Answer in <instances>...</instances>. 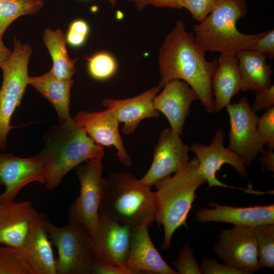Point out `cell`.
Segmentation results:
<instances>
[{"label":"cell","instance_id":"6da1fadb","mask_svg":"<svg viewBox=\"0 0 274 274\" xmlns=\"http://www.w3.org/2000/svg\"><path fill=\"white\" fill-rule=\"evenodd\" d=\"M206 51L179 20L165 36L159 49L158 84L161 89L168 82L179 79L195 91L208 113L215 112L212 79L218 60L208 61Z\"/></svg>","mask_w":274,"mask_h":274},{"label":"cell","instance_id":"7a4b0ae2","mask_svg":"<svg viewBox=\"0 0 274 274\" xmlns=\"http://www.w3.org/2000/svg\"><path fill=\"white\" fill-rule=\"evenodd\" d=\"M156 212L155 191L134 176L126 172H113L106 178L99 217L133 229L152 226Z\"/></svg>","mask_w":274,"mask_h":274},{"label":"cell","instance_id":"3957f363","mask_svg":"<svg viewBox=\"0 0 274 274\" xmlns=\"http://www.w3.org/2000/svg\"><path fill=\"white\" fill-rule=\"evenodd\" d=\"M196 157L189 161L182 169L154 184L157 201L155 221L162 225L164 239L162 249L171 246L175 231L184 226L187 228V219L196 197V191L207 182L198 168Z\"/></svg>","mask_w":274,"mask_h":274},{"label":"cell","instance_id":"277c9868","mask_svg":"<svg viewBox=\"0 0 274 274\" xmlns=\"http://www.w3.org/2000/svg\"><path fill=\"white\" fill-rule=\"evenodd\" d=\"M43 150L45 184L49 190L56 188L64 177L79 165L105 155L102 147L96 144L74 118L51 129Z\"/></svg>","mask_w":274,"mask_h":274},{"label":"cell","instance_id":"5b68a950","mask_svg":"<svg viewBox=\"0 0 274 274\" xmlns=\"http://www.w3.org/2000/svg\"><path fill=\"white\" fill-rule=\"evenodd\" d=\"M246 0H223L199 23L193 26L196 42L205 51L235 54L250 49L264 32L253 35L241 32L238 19L247 14Z\"/></svg>","mask_w":274,"mask_h":274},{"label":"cell","instance_id":"8992f818","mask_svg":"<svg viewBox=\"0 0 274 274\" xmlns=\"http://www.w3.org/2000/svg\"><path fill=\"white\" fill-rule=\"evenodd\" d=\"M31 46L15 39L9 59L1 67L3 80L0 89V151L7 148L8 135L14 128L11 119L19 106L28 83V64Z\"/></svg>","mask_w":274,"mask_h":274},{"label":"cell","instance_id":"52a82bcc","mask_svg":"<svg viewBox=\"0 0 274 274\" xmlns=\"http://www.w3.org/2000/svg\"><path fill=\"white\" fill-rule=\"evenodd\" d=\"M46 226L52 245L58 251L56 274H91L92 239L87 230L71 222L58 226L48 219Z\"/></svg>","mask_w":274,"mask_h":274},{"label":"cell","instance_id":"ba28073f","mask_svg":"<svg viewBox=\"0 0 274 274\" xmlns=\"http://www.w3.org/2000/svg\"><path fill=\"white\" fill-rule=\"evenodd\" d=\"M102 158L91 159L74 168L80 181V190L68 210V222L81 225L90 235L98 225L106 183V178L102 177Z\"/></svg>","mask_w":274,"mask_h":274},{"label":"cell","instance_id":"9c48e42d","mask_svg":"<svg viewBox=\"0 0 274 274\" xmlns=\"http://www.w3.org/2000/svg\"><path fill=\"white\" fill-rule=\"evenodd\" d=\"M230 120L228 148L249 166L264 149V142L257 130L258 116L246 97L226 106Z\"/></svg>","mask_w":274,"mask_h":274},{"label":"cell","instance_id":"30bf717a","mask_svg":"<svg viewBox=\"0 0 274 274\" xmlns=\"http://www.w3.org/2000/svg\"><path fill=\"white\" fill-rule=\"evenodd\" d=\"M214 250L224 263L241 270L243 274H251L262 268L252 227L234 226L222 230Z\"/></svg>","mask_w":274,"mask_h":274},{"label":"cell","instance_id":"8fae6325","mask_svg":"<svg viewBox=\"0 0 274 274\" xmlns=\"http://www.w3.org/2000/svg\"><path fill=\"white\" fill-rule=\"evenodd\" d=\"M131 235L129 226L99 217L97 227L90 235L93 262L125 267Z\"/></svg>","mask_w":274,"mask_h":274},{"label":"cell","instance_id":"7c38bea8","mask_svg":"<svg viewBox=\"0 0 274 274\" xmlns=\"http://www.w3.org/2000/svg\"><path fill=\"white\" fill-rule=\"evenodd\" d=\"M189 151L190 148L183 143L180 135L170 127L164 128L154 148L151 166L140 181L151 188L160 180L180 170L190 161Z\"/></svg>","mask_w":274,"mask_h":274},{"label":"cell","instance_id":"4fadbf2b","mask_svg":"<svg viewBox=\"0 0 274 274\" xmlns=\"http://www.w3.org/2000/svg\"><path fill=\"white\" fill-rule=\"evenodd\" d=\"M42 150L29 158H21L11 154H0V185L5 187L0 194V203L14 200L20 191L29 183L45 184Z\"/></svg>","mask_w":274,"mask_h":274},{"label":"cell","instance_id":"5bb4252c","mask_svg":"<svg viewBox=\"0 0 274 274\" xmlns=\"http://www.w3.org/2000/svg\"><path fill=\"white\" fill-rule=\"evenodd\" d=\"M224 130L218 128L210 145L205 146L195 143L189 147L190 151L196 155L199 162V170L206 179L209 187L235 188L224 184L216 177L217 172L220 170L224 164L231 165L243 177L248 175L246 165L240 157L224 146Z\"/></svg>","mask_w":274,"mask_h":274},{"label":"cell","instance_id":"9a60e30c","mask_svg":"<svg viewBox=\"0 0 274 274\" xmlns=\"http://www.w3.org/2000/svg\"><path fill=\"white\" fill-rule=\"evenodd\" d=\"M41 214L28 201L0 203V244L20 249L38 222Z\"/></svg>","mask_w":274,"mask_h":274},{"label":"cell","instance_id":"2e32d148","mask_svg":"<svg viewBox=\"0 0 274 274\" xmlns=\"http://www.w3.org/2000/svg\"><path fill=\"white\" fill-rule=\"evenodd\" d=\"M89 136L101 146H113L120 162L126 166L132 165L131 159L124 147L120 135L119 122L115 113L107 109L100 112L82 111L74 118Z\"/></svg>","mask_w":274,"mask_h":274},{"label":"cell","instance_id":"e0dca14e","mask_svg":"<svg viewBox=\"0 0 274 274\" xmlns=\"http://www.w3.org/2000/svg\"><path fill=\"white\" fill-rule=\"evenodd\" d=\"M154 97L153 105L167 118L170 128L182 134L192 103L198 100L197 94L184 81L175 79L167 82Z\"/></svg>","mask_w":274,"mask_h":274},{"label":"cell","instance_id":"ac0fdd59","mask_svg":"<svg viewBox=\"0 0 274 274\" xmlns=\"http://www.w3.org/2000/svg\"><path fill=\"white\" fill-rule=\"evenodd\" d=\"M213 208H202L195 213L200 222H219L253 227L265 224H274V204L235 207L211 201Z\"/></svg>","mask_w":274,"mask_h":274},{"label":"cell","instance_id":"d6986e66","mask_svg":"<svg viewBox=\"0 0 274 274\" xmlns=\"http://www.w3.org/2000/svg\"><path fill=\"white\" fill-rule=\"evenodd\" d=\"M146 225L132 229L131 244L125 266L131 274H178L154 246Z\"/></svg>","mask_w":274,"mask_h":274},{"label":"cell","instance_id":"ffe728a7","mask_svg":"<svg viewBox=\"0 0 274 274\" xmlns=\"http://www.w3.org/2000/svg\"><path fill=\"white\" fill-rule=\"evenodd\" d=\"M161 89L159 86H155L133 97L105 99L102 105L115 113L119 122L123 123L122 132L128 135L135 131L143 120L159 117L160 113L154 108L153 100Z\"/></svg>","mask_w":274,"mask_h":274},{"label":"cell","instance_id":"44dd1931","mask_svg":"<svg viewBox=\"0 0 274 274\" xmlns=\"http://www.w3.org/2000/svg\"><path fill=\"white\" fill-rule=\"evenodd\" d=\"M47 216L40 219L19 251L32 274H56L55 258L46 226Z\"/></svg>","mask_w":274,"mask_h":274},{"label":"cell","instance_id":"7402d4cb","mask_svg":"<svg viewBox=\"0 0 274 274\" xmlns=\"http://www.w3.org/2000/svg\"><path fill=\"white\" fill-rule=\"evenodd\" d=\"M212 79L215 96V112H218L230 104L231 98L241 89L238 62L235 54L221 53Z\"/></svg>","mask_w":274,"mask_h":274},{"label":"cell","instance_id":"603a6c76","mask_svg":"<svg viewBox=\"0 0 274 274\" xmlns=\"http://www.w3.org/2000/svg\"><path fill=\"white\" fill-rule=\"evenodd\" d=\"M238 62L241 79V91L256 92L270 87L273 72L271 63L266 62V56L251 49H243L235 53Z\"/></svg>","mask_w":274,"mask_h":274},{"label":"cell","instance_id":"cb8c5ba5","mask_svg":"<svg viewBox=\"0 0 274 274\" xmlns=\"http://www.w3.org/2000/svg\"><path fill=\"white\" fill-rule=\"evenodd\" d=\"M28 83L53 105L59 125H64L73 119L69 111L71 90L74 84L72 79L58 78L49 71L40 76L29 77Z\"/></svg>","mask_w":274,"mask_h":274},{"label":"cell","instance_id":"d4e9b609","mask_svg":"<svg viewBox=\"0 0 274 274\" xmlns=\"http://www.w3.org/2000/svg\"><path fill=\"white\" fill-rule=\"evenodd\" d=\"M44 43L52 58L53 65L49 71L55 77L61 79H72L76 72L75 64L78 58H71L66 47L65 35L59 28H47L43 35Z\"/></svg>","mask_w":274,"mask_h":274},{"label":"cell","instance_id":"484cf974","mask_svg":"<svg viewBox=\"0 0 274 274\" xmlns=\"http://www.w3.org/2000/svg\"><path fill=\"white\" fill-rule=\"evenodd\" d=\"M44 5L43 0H0V38L14 21L37 14Z\"/></svg>","mask_w":274,"mask_h":274},{"label":"cell","instance_id":"4316f807","mask_svg":"<svg viewBox=\"0 0 274 274\" xmlns=\"http://www.w3.org/2000/svg\"><path fill=\"white\" fill-rule=\"evenodd\" d=\"M255 236L258 259L261 268H274V224H265L252 227Z\"/></svg>","mask_w":274,"mask_h":274},{"label":"cell","instance_id":"83f0119b","mask_svg":"<svg viewBox=\"0 0 274 274\" xmlns=\"http://www.w3.org/2000/svg\"><path fill=\"white\" fill-rule=\"evenodd\" d=\"M89 75L97 80H105L112 77L118 68L117 61L111 53L99 51L86 58Z\"/></svg>","mask_w":274,"mask_h":274},{"label":"cell","instance_id":"f1b7e54d","mask_svg":"<svg viewBox=\"0 0 274 274\" xmlns=\"http://www.w3.org/2000/svg\"><path fill=\"white\" fill-rule=\"evenodd\" d=\"M0 274H32L18 249L0 245Z\"/></svg>","mask_w":274,"mask_h":274},{"label":"cell","instance_id":"f546056e","mask_svg":"<svg viewBox=\"0 0 274 274\" xmlns=\"http://www.w3.org/2000/svg\"><path fill=\"white\" fill-rule=\"evenodd\" d=\"M179 274H201L200 265L188 243L180 249L177 258L172 263Z\"/></svg>","mask_w":274,"mask_h":274},{"label":"cell","instance_id":"4dcf8cb0","mask_svg":"<svg viewBox=\"0 0 274 274\" xmlns=\"http://www.w3.org/2000/svg\"><path fill=\"white\" fill-rule=\"evenodd\" d=\"M257 130L268 148L274 149V107L258 117Z\"/></svg>","mask_w":274,"mask_h":274},{"label":"cell","instance_id":"1f68e13d","mask_svg":"<svg viewBox=\"0 0 274 274\" xmlns=\"http://www.w3.org/2000/svg\"><path fill=\"white\" fill-rule=\"evenodd\" d=\"M223 0H182V8L187 9L195 20L199 22Z\"/></svg>","mask_w":274,"mask_h":274},{"label":"cell","instance_id":"d6a6232c","mask_svg":"<svg viewBox=\"0 0 274 274\" xmlns=\"http://www.w3.org/2000/svg\"><path fill=\"white\" fill-rule=\"evenodd\" d=\"M89 32V26L86 21L81 19L74 20L66 32V42L71 47H81L85 43Z\"/></svg>","mask_w":274,"mask_h":274},{"label":"cell","instance_id":"836d02e7","mask_svg":"<svg viewBox=\"0 0 274 274\" xmlns=\"http://www.w3.org/2000/svg\"><path fill=\"white\" fill-rule=\"evenodd\" d=\"M200 267L203 274H243L241 270L225 263H219L214 258L203 257Z\"/></svg>","mask_w":274,"mask_h":274},{"label":"cell","instance_id":"e575fe53","mask_svg":"<svg viewBox=\"0 0 274 274\" xmlns=\"http://www.w3.org/2000/svg\"><path fill=\"white\" fill-rule=\"evenodd\" d=\"M272 59L274 57V30L264 32L263 35L253 44L251 48Z\"/></svg>","mask_w":274,"mask_h":274},{"label":"cell","instance_id":"d590c367","mask_svg":"<svg viewBox=\"0 0 274 274\" xmlns=\"http://www.w3.org/2000/svg\"><path fill=\"white\" fill-rule=\"evenodd\" d=\"M274 105V86L258 91L254 99L251 108L252 110L256 113L263 110H267Z\"/></svg>","mask_w":274,"mask_h":274},{"label":"cell","instance_id":"8d00e7d4","mask_svg":"<svg viewBox=\"0 0 274 274\" xmlns=\"http://www.w3.org/2000/svg\"><path fill=\"white\" fill-rule=\"evenodd\" d=\"M91 274H131V272L125 267L93 262Z\"/></svg>","mask_w":274,"mask_h":274},{"label":"cell","instance_id":"74e56055","mask_svg":"<svg viewBox=\"0 0 274 274\" xmlns=\"http://www.w3.org/2000/svg\"><path fill=\"white\" fill-rule=\"evenodd\" d=\"M259 159L261 162V169L263 172H273L274 170V153L273 149L267 148L263 149L260 153Z\"/></svg>","mask_w":274,"mask_h":274},{"label":"cell","instance_id":"f35d334b","mask_svg":"<svg viewBox=\"0 0 274 274\" xmlns=\"http://www.w3.org/2000/svg\"><path fill=\"white\" fill-rule=\"evenodd\" d=\"M146 5L157 7L181 9L182 8V0H146Z\"/></svg>","mask_w":274,"mask_h":274},{"label":"cell","instance_id":"ab89813d","mask_svg":"<svg viewBox=\"0 0 274 274\" xmlns=\"http://www.w3.org/2000/svg\"><path fill=\"white\" fill-rule=\"evenodd\" d=\"M12 50L7 48L4 44L3 39L0 38V67L1 68L5 62L11 57Z\"/></svg>","mask_w":274,"mask_h":274},{"label":"cell","instance_id":"60d3db41","mask_svg":"<svg viewBox=\"0 0 274 274\" xmlns=\"http://www.w3.org/2000/svg\"><path fill=\"white\" fill-rule=\"evenodd\" d=\"M134 5L139 11H142L147 6L146 0H126Z\"/></svg>","mask_w":274,"mask_h":274},{"label":"cell","instance_id":"b9f144b4","mask_svg":"<svg viewBox=\"0 0 274 274\" xmlns=\"http://www.w3.org/2000/svg\"><path fill=\"white\" fill-rule=\"evenodd\" d=\"M108 1L112 6H114L116 4L117 0H108Z\"/></svg>","mask_w":274,"mask_h":274},{"label":"cell","instance_id":"7bdbcfd3","mask_svg":"<svg viewBox=\"0 0 274 274\" xmlns=\"http://www.w3.org/2000/svg\"><path fill=\"white\" fill-rule=\"evenodd\" d=\"M1 245V244H0V245Z\"/></svg>","mask_w":274,"mask_h":274}]
</instances>
